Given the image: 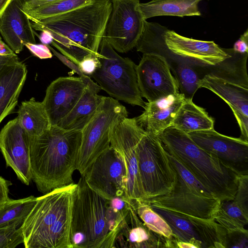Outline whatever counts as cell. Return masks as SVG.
<instances>
[{
  "label": "cell",
  "mask_w": 248,
  "mask_h": 248,
  "mask_svg": "<svg viewBox=\"0 0 248 248\" xmlns=\"http://www.w3.org/2000/svg\"><path fill=\"white\" fill-rule=\"evenodd\" d=\"M145 130L136 118H126L110 132V144L122 157L127 173V195L131 200H144L138 167L137 145Z\"/></svg>",
  "instance_id": "8fae6325"
},
{
  "label": "cell",
  "mask_w": 248,
  "mask_h": 248,
  "mask_svg": "<svg viewBox=\"0 0 248 248\" xmlns=\"http://www.w3.org/2000/svg\"><path fill=\"white\" fill-rule=\"evenodd\" d=\"M219 209L244 226L248 224V214L233 200L220 201Z\"/></svg>",
  "instance_id": "d590c367"
},
{
  "label": "cell",
  "mask_w": 248,
  "mask_h": 248,
  "mask_svg": "<svg viewBox=\"0 0 248 248\" xmlns=\"http://www.w3.org/2000/svg\"><path fill=\"white\" fill-rule=\"evenodd\" d=\"M187 134L200 147L239 174H248V141L221 134L214 128Z\"/></svg>",
  "instance_id": "9a60e30c"
},
{
  "label": "cell",
  "mask_w": 248,
  "mask_h": 248,
  "mask_svg": "<svg viewBox=\"0 0 248 248\" xmlns=\"http://www.w3.org/2000/svg\"><path fill=\"white\" fill-rule=\"evenodd\" d=\"M160 54L175 60L176 62L171 68L178 84L179 93L184 95L186 99L192 100L196 91L201 88L200 82L203 78L201 77L198 71V65L173 56L165 46L161 48Z\"/></svg>",
  "instance_id": "4316f807"
},
{
  "label": "cell",
  "mask_w": 248,
  "mask_h": 248,
  "mask_svg": "<svg viewBox=\"0 0 248 248\" xmlns=\"http://www.w3.org/2000/svg\"><path fill=\"white\" fill-rule=\"evenodd\" d=\"M168 155L171 163L175 170L186 184L193 188L199 194L203 196L216 197L178 160L169 154V153Z\"/></svg>",
  "instance_id": "d6a6232c"
},
{
  "label": "cell",
  "mask_w": 248,
  "mask_h": 248,
  "mask_svg": "<svg viewBox=\"0 0 248 248\" xmlns=\"http://www.w3.org/2000/svg\"><path fill=\"white\" fill-rule=\"evenodd\" d=\"M11 183L0 176V205L6 202L9 198V186Z\"/></svg>",
  "instance_id": "b9f144b4"
},
{
  "label": "cell",
  "mask_w": 248,
  "mask_h": 248,
  "mask_svg": "<svg viewBox=\"0 0 248 248\" xmlns=\"http://www.w3.org/2000/svg\"><path fill=\"white\" fill-rule=\"evenodd\" d=\"M81 140V130L58 125L30 138L31 179L40 192L45 194L74 183Z\"/></svg>",
  "instance_id": "7a4b0ae2"
},
{
  "label": "cell",
  "mask_w": 248,
  "mask_h": 248,
  "mask_svg": "<svg viewBox=\"0 0 248 248\" xmlns=\"http://www.w3.org/2000/svg\"><path fill=\"white\" fill-rule=\"evenodd\" d=\"M167 152L220 201L233 200L240 174L200 147L182 131L170 126L158 136Z\"/></svg>",
  "instance_id": "5b68a950"
},
{
  "label": "cell",
  "mask_w": 248,
  "mask_h": 248,
  "mask_svg": "<svg viewBox=\"0 0 248 248\" xmlns=\"http://www.w3.org/2000/svg\"><path fill=\"white\" fill-rule=\"evenodd\" d=\"M163 38L167 50L173 56L194 64L214 66L230 58L232 49L219 47L214 41L183 36L164 26Z\"/></svg>",
  "instance_id": "5bb4252c"
},
{
  "label": "cell",
  "mask_w": 248,
  "mask_h": 248,
  "mask_svg": "<svg viewBox=\"0 0 248 248\" xmlns=\"http://www.w3.org/2000/svg\"><path fill=\"white\" fill-rule=\"evenodd\" d=\"M176 172L175 183L168 193L143 201L189 216L214 218L219 207L220 199L199 194Z\"/></svg>",
  "instance_id": "7c38bea8"
},
{
  "label": "cell",
  "mask_w": 248,
  "mask_h": 248,
  "mask_svg": "<svg viewBox=\"0 0 248 248\" xmlns=\"http://www.w3.org/2000/svg\"><path fill=\"white\" fill-rule=\"evenodd\" d=\"M19 60L16 53L4 55L0 53V70L7 63Z\"/></svg>",
  "instance_id": "ee69618b"
},
{
  "label": "cell",
  "mask_w": 248,
  "mask_h": 248,
  "mask_svg": "<svg viewBox=\"0 0 248 248\" xmlns=\"http://www.w3.org/2000/svg\"><path fill=\"white\" fill-rule=\"evenodd\" d=\"M56 0H20L24 11Z\"/></svg>",
  "instance_id": "7bdbcfd3"
},
{
  "label": "cell",
  "mask_w": 248,
  "mask_h": 248,
  "mask_svg": "<svg viewBox=\"0 0 248 248\" xmlns=\"http://www.w3.org/2000/svg\"><path fill=\"white\" fill-rule=\"evenodd\" d=\"M16 118L30 138L41 135L51 126L42 102L33 97L22 102Z\"/></svg>",
  "instance_id": "484cf974"
},
{
  "label": "cell",
  "mask_w": 248,
  "mask_h": 248,
  "mask_svg": "<svg viewBox=\"0 0 248 248\" xmlns=\"http://www.w3.org/2000/svg\"><path fill=\"white\" fill-rule=\"evenodd\" d=\"M98 56H89L79 62L78 65L83 74L90 77L93 74L100 64Z\"/></svg>",
  "instance_id": "f35d334b"
},
{
  "label": "cell",
  "mask_w": 248,
  "mask_h": 248,
  "mask_svg": "<svg viewBox=\"0 0 248 248\" xmlns=\"http://www.w3.org/2000/svg\"><path fill=\"white\" fill-rule=\"evenodd\" d=\"M169 239L150 231L139 218L132 200L118 230L113 248H167Z\"/></svg>",
  "instance_id": "d6986e66"
},
{
  "label": "cell",
  "mask_w": 248,
  "mask_h": 248,
  "mask_svg": "<svg viewBox=\"0 0 248 248\" xmlns=\"http://www.w3.org/2000/svg\"><path fill=\"white\" fill-rule=\"evenodd\" d=\"M39 37L41 42L44 45H49L51 44L53 40V37L51 33L47 31H42L40 36H38Z\"/></svg>",
  "instance_id": "f6af8a7d"
},
{
  "label": "cell",
  "mask_w": 248,
  "mask_h": 248,
  "mask_svg": "<svg viewBox=\"0 0 248 248\" xmlns=\"http://www.w3.org/2000/svg\"><path fill=\"white\" fill-rule=\"evenodd\" d=\"M164 56L155 53L143 54L136 66V74L141 96L148 102L179 93L177 82Z\"/></svg>",
  "instance_id": "4fadbf2b"
},
{
  "label": "cell",
  "mask_w": 248,
  "mask_h": 248,
  "mask_svg": "<svg viewBox=\"0 0 248 248\" xmlns=\"http://www.w3.org/2000/svg\"><path fill=\"white\" fill-rule=\"evenodd\" d=\"M103 97L86 86L75 106L57 125L67 130H81L93 116Z\"/></svg>",
  "instance_id": "603a6c76"
},
{
  "label": "cell",
  "mask_w": 248,
  "mask_h": 248,
  "mask_svg": "<svg viewBox=\"0 0 248 248\" xmlns=\"http://www.w3.org/2000/svg\"><path fill=\"white\" fill-rule=\"evenodd\" d=\"M139 218L151 232L168 239L175 236L164 219L143 200H132Z\"/></svg>",
  "instance_id": "4dcf8cb0"
},
{
  "label": "cell",
  "mask_w": 248,
  "mask_h": 248,
  "mask_svg": "<svg viewBox=\"0 0 248 248\" xmlns=\"http://www.w3.org/2000/svg\"><path fill=\"white\" fill-rule=\"evenodd\" d=\"M0 53L2 55H8L14 54L12 49L4 43L0 36Z\"/></svg>",
  "instance_id": "bcb514c9"
},
{
  "label": "cell",
  "mask_w": 248,
  "mask_h": 248,
  "mask_svg": "<svg viewBox=\"0 0 248 248\" xmlns=\"http://www.w3.org/2000/svg\"><path fill=\"white\" fill-rule=\"evenodd\" d=\"M202 0H152L140 3L139 8L145 20L157 16H200L198 3Z\"/></svg>",
  "instance_id": "cb8c5ba5"
},
{
  "label": "cell",
  "mask_w": 248,
  "mask_h": 248,
  "mask_svg": "<svg viewBox=\"0 0 248 248\" xmlns=\"http://www.w3.org/2000/svg\"><path fill=\"white\" fill-rule=\"evenodd\" d=\"M233 200L248 214V174L239 175L236 192Z\"/></svg>",
  "instance_id": "8d00e7d4"
},
{
  "label": "cell",
  "mask_w": 248,
  "mask_h": 248,
  "mask_svg": "<svg viewBox=\"0 0 248 248\" xmlns=\"http://www.w3.org/2000/svg\"><path fill=\"white\" fill-rule=\"evenodd\" d=\"M137 153L144 200L168 193L176 172L158 137L145 131L138 141Z\"/></svg>",
  "instance_id": "52a82bcc"
},
{
  "label": "cell",
  "mask_w": 248,
  "mask_h": 248,
  "mask_svg": "<svg viewBox=\"0 0 248 248\" xmlns=\"http://www.w3.org/2000/svg\"><path fill=\"white\" fill-rule=\"evenodd\" d=\"M25 46L34 56L41 59H50L52 57L51 50L46 45L27 43L25 44Z\"/></svg>",
  "instance_id": "ab89813d"
},
{
  "label": "cell",
  "mask_w": 248,
  "mask_h": 248,
  "mask_svg": "<svg viewBox=\"0 0 248 248\" xmlns=\"http://www.w3.org/2000/svg\"><path fill=\"white\" fill-rule=\"evenodd\" d=\"M111 9V0H92L61 15L31 20V25L35 30L50 32L51 44L78 65L88 56H99Z\"/></svg>",
  "instance_id": "6da1fadb"
},
{
  "label": "cell",
  "mask_w": 248,
  "mask_h": 248,
  "mask_svg": "<svg viewBox=\"0 0 248 248\" xmlns=\"http://www.w3.org/2000/svg\"><path fill=\"white\" fill-rule=\"evenodd\" d=\"M128 207L121 209L93 190L81 176L72 211L73 248H113L119 225Z\"/></svg>",
  "instance_id": "277c9868"
},
{
  "label": "cell",
  "mask_w": 248,
  "mask_h": 248,
  "mask_svg": "<svg viewBox=\"0 0 248 248\" xmlns=\"http://www.w3.org/2000/svg\"><path fill=\"white\" fill-rule=\"evenodd\" d=\"M91 0H56L24 12L30 20H40L68 12Z\"/></svg>",
  "instance_id": "1f68e13d"
},
{
  "label": "cell",
  "mask_w": 248,
  "mask_h": 248,
  "mask_svg": "<svg viewBox=\"0 0 248 248\" xmlns=\"http://www.w3.org/2000/svg\"><path fill=\"white\" fill-rule=\"evenodd\" d=\"M235 53L245 54L248 53V30L247 29L239 39L234 43L232 48Z\"/></svg>",
  "instance_id": "60d3db41"
},
{
  "label": "cell",
  "mask_w": 248,
  "mask_h": 248,
  "mask_svg": "<svg viewBox=\"0 0 248 248\" xmlns=\"http://www.w3.org/2000/svg\"><path fill=\"white\" fill-rule=\"evenodd\" d=\"M111 1L104 37L115 50L126 53L136 47L146 20L139 8L140 0Z\"/></svg>",
  "instance_id": "9c48e42d"
},
{
  "label": "cell",
  "mask_w": 248,
  "mask_h": 248,
  "mask_svg": "<svg viewBox=\"0 0 248 248\" xmlns=\"http://www.w3.org/2000/svg\"><path fill=\"white\" fill-rule=\"evenodd\" d=\"M149 204L151 208L166 221L173 234L178 240L193 244L197 248H202L201 241L191 222L186 215L154 204Z\"/></svg>",
  "instance_id": "83f0119b"
},
{
  "label": "cell",
  "mask_w": 248,
  "mask_h": 248,
  "mask_svg": "<svg viewBox=\"0 0 248 248\" xmlns=\"http://www.w3.org/2000/svg\"><path fill=\"white\" fill-rule=\"evenodd\" d=\"M185 99L179 93L159 100L145 103L144 111L136 118L137 122L146 132L158 137L171 126Z\"/></svg>",
  "instance_id": "44dd1931"
},
{
  "label": "cell",
  "mask_w": 248,
  "mask_h": 248,
  "mask_svg": "<svg viewBox=\"0 0 248 248\" xmlns=\"http://www.w3.org/2000/svg\"><path fill=\"white\" fill-rule=\"evenodd\" d=\"M127 116L126 108L118 100L104 96L93 116L81 130L76 168L81 176L93 161L110 147L112 129Z\"/></svg>",
  "instance_id": "ba28073f"
},
{
  "label": "cell",
  "mask_w": 248,
  "mask_h": 248,
  "mask_svg": "<svg viewBox=\"0 0 248 248\" xmlns=\"http://www.w3.org/2000/svg\"><path fill=\"white\" fill-rule=\"evenodd\" d=\"M98 59L100 66L90 77L101 90L115 99L144 108L136 74V65L128 58L119 55L104 36Z\"/></svg>",
  "instance_id": "8992f818"
},
{
  "label": "cell",
  "mask_w": 248,
  "mask_h": 248,
  "mask_svg": "<svg viewBox=\"0 0 248 248\" xmlns=\"http://www.w3.org/2000/svg\"><path fill=\"white\" fill-rule=\"evenodd\" d=\"M200 87L214 93L229 106L240 127V138L248 141V84L238 83L213 74H208L201 79Z\"/></svg>",
  "instance_id": "ac0fdd59"
},
{
  "label": "cell",
  "mask_w": 248,
  "mask_h": 248,
  "mask_svg": "<svg viewBox=\"0 0 248 248\" xmlns=\"http://www.w3.org/2000/svg\"><path fill=\"white\" fill-rule=\"evenodd\" d=\"M83 176L93 190L108 200L115 197L129 199L124 162L110 145L93 161Z\"/></svg>",
  "instance_id": "30bf717a"
},
{
  "label": "cell",
  "mask_w": 248,
  "mask_h": 248,
  "mask_svg": "<svg viewBox=\"0 0 248 248\" xmlns=\"http://www.w3.org/2000/svg\"><path fill=\"white\" fill-rule=\"evenodd\" d=\"M34 32L20 0H12L0 18V33L5 43L19 53L25 44H36Z\"/></svg>",
  "instance_id": "ffe728a7"
},
{
  "label": "cell",
  "mask_w": 248,
  "mask_h": 248,
  "mask_svg": "<svg viewBox=\"0 0 248 248\" xmlns=\"http://www.w3.org/2000/svg\"><path fill=\"white\" fill-rule=\"evenodd\" d=\"M0 149L6 166L22 183L29 185L32 180L30 137L17 118L9 121L0 131Z\"/></svg>",
  "instance_id": "2e32d148"
},
{
  "label": "cell",
  "mask_w": 248,
  "mask_h": 248,
  "mask_svg": "<svg viewBox=\"0 0 248 248\" xmlns=\"http://www.w3.org/2000/svg\"><path fill=\"white\" fill-rule=\"evenodd\" d=\"M12 0H0V18Z\"/></svg>",
  "instance_id": "c3c4849f"
},
{
  "label": "cell",
  "mask_w": 248,
  "mask_h": 248,
  "mask_svg": "<svg viewBox=\"0 0 248 248\" xmlns=\"http://www.w3.org/2000/svg\"><path fill=\"white\" fill-rule=\"evenodd\" d=\"M20 223L0 228V248H15L23 244L24 238Z\"/></svg>",
  "instance_id": "836d02e7"
},
{
  "label": "cell",
  "mask_w": 248,
  "mask_h": 248,
  "mask_svg": "<svg viewBox=\"0 0 248 248\" xmlns=\"http://www.w3.org/2000/svg\"><path fill=\"white\" fill-rule=\"evenodd\" d=\"M27 73L26 65L19 60L7 63L0 70V124L17 105Z\"/></svg>",
  "instance_id": "7402d4cb"
},
{
  "label": "cell",
  "mask_w": 248,
  "mask_h": 248,
  "mask_svg": "<svg viewBox=\"0 0 248 248\" xmlns=\"http://www.w3.org/2000/svg\"><path fill=\"white\" fill-rule=\"evenodd\" d=\"M176 248H197V247L189 242L178 240L176 241Z\"/></svg>",
  "instance_id": "7dc6e473"
},
{
  "label": "cell",
  "mask_w": 248,
  "mask_h": 248,
  "mask_svg": "<svg viewBox=\"0 0 248 248\" xmlns=\"http://www.w3.org/2000/svg\"><path fill=\"white\" fill-rule=\"evenodd\" d=\"M77 184L57 188L36 197L20 228L26 248H73L72 211Z\"/></svg>",
  "instance_id": "3957f363"
},
{
  "label": "cell",
  "mask_w": 248,
  "mask_h": 248,
  "mask_svg": "<svg viewBox=\"0 0 248 248\" xmlns=\"http://www.w3.org/2000/svg\"><path fill=\"white\" fill-rule=\"evenodd\" d=\"M86 87L79 77L71 76L60 77L48 85L42 103L51 126L57 125L70 112Z\"/></svg>",
  "instance_id": "e0dca14e"
},
{
  "label": "cell",
  "mask_w": 248,
  "mask_h": 248,
  "mask_svg": "<svg viewBox=\"0 0 248 248\" xmlns=\"http://www.w3.org/2000/svg\"><path fill=\"white\" fill-rule=\"evenodd\" d=\"M171 126L188 134L213 129L214 120L204 108L195 105L192 100L185 99Z\"/></svg>",
  "instance_id": "d4e9b609"
},
{
  "label": "cell",
  "mask_w": 248,
  "mask_h": 248,
  "mask_svg": "<svg viewBox=\"0 0 248 248\" xmlns=\"http://www.w3.org/2000/svg\"><path fill=\"white\" fill-rule=\"evenodd\" d=\"M48 48L52 52L53 54L57 57L64 64L72 70V72L77 74L87 87L98 93L101 90L100 87L91 78L83 74L79 68L78 65L69 59L62 53L58 52L53 48L49 45H47Z\"/></svg>",
  "instance_id": "e575fe53"
},
{
  "label": "cell",
  "mask_w": 248,
  "mask_h": 248,
  "mask_svg": "<svg viewBox=\"0 0 248 248\" xmlns=\"http://www.w3.org/2000/svg\"><path fill=\"white\" fill-rule=\"evenodd\" d=\"M33 196L18 200L9 198L0 205V228L14 223L22 224L36 203Z\"/></svg>",
  "instance_id": "f546056e"
},
{
  "label": "cell",
  "mask_w": 248,
  "mask_h": 248,
  "mask_svg": "<svg viewBox=\"0 0 248 248\" xmlns=\"http://www.w3.org/2000/svg\"><path fill=\"white\" fill-rule=\"evenodd\" d=\"M186 216L201 241L202 248H226V230L214 218Z\"/></svg>",
  "instance_id": "f1b7e54d"
},
{
  "label": "cell",
  "mask_w": 248,
  "mask_h": 248,
  "mask_svg": "<svg viewBox=\"0 0 248 248\" xmlns=\"http://www.w3.org/2000/svg\"><path fill=\"white\" fill-rule=\"evenodd\" d=\"M248 248V231L235 230L226 232V248Z\"/></svg>",
  "instance_id": "74e56055"
}]
</instances>
